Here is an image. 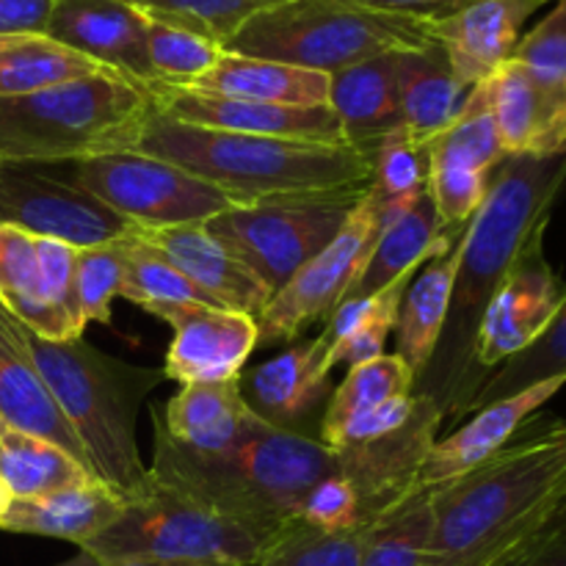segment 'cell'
Here are the masks:
<instances>
[{
    "instance_id": "74e56055",
    "label": "cell",
    "mask_w": 566,
    "mask_h": 566,
    "mask_svg": "<svg viewBox=\"0 0 566 566\" xmlns=\"http://www.w3.org/2000/svg\"><path fill=\"white\" fill-rule=\"evenodd\" d=\"M556 376H566V293L562 304H558V313L553 315V321L547 324V329L542 332L528 348H523L517 357L503 363L501 368L484 381V387H481V390L475 392L473 401H470L464 418H470V415L479 412V409L490 407V403L514 396V392L525 390V387L556 379Z\"/></svg>"
},
{
    "instance_id": "484cf974",
    "label": "cell",
    "mask_w": 566,
    "mask_h": 566,
    "mask_svg": "<svg viewBox=\"0 0 566 566\" xmlns=\"http://www.w3.org/2000/svg\"><path fill=\"white\" fill-rule=\"evenodd\" d=\"M401 53L403 50L376 55L332 75L329 108L337 114L346 142L354 147L376 149L381 136L401 127Z\"/></svg>"
},
{
    "instance_id": "52a82bcc",
    "label": "cell",
    "mask_w": 566,
    "mask_h": 566,
    "mask_svg": "<svg viewBox=\"0 0 566 566\" xmlns=\"http://www.w3.org/2000/svg\"><path fill=\"white\" fill-rule=\"evenodd\" d=\"M269 545L271 536L166 490L149 475L147 495L127 503L125 514L81 551L99 562L144 556L191 566H254Z\"/></svg>"
},
{
    "instance_id": "ac0fdd59",
    "label": "cell",
    "mask_w": 566,
    "mask_h": 566,
    "mask_svg": "<svg viewBox=\"0 0 566 566\" xmlns=\"http://www.w3.org/2000/svg\"><path fill=\"white\" fill-rule=\"evenodd\" d=\"M484 83L506 158H551L566 149V81L509 59Z\"/></svg>"
},
{
    "instance_id": "1f68e13d",
    "label": "cell",
    "mask_w": 566,
    "mask_h": 566,
    "mask_svg": "<svg viewBox=\"0 0 566 566\" xmlns=\"http://www.w3.org/2000/svg\"><path fill=\"white\" fill-rule=\"evenodd\" d=\"M415 276H418V271L398 276L390 287H385L376 296L346 298L332 313V318L326 321V329L321 332L329 370H335L343 363L354 368V365H363L385 354L387 337L392 335L398 324L401 298Z\"/></svg>"
},
{
    "instance_id": "277c9868",
    "label": "cell",
    "mask_w": 566,
    "mask_h": 566,
    "mask_svg": "<svg viewBox=\"0 0 566 566\" xmlns=\"http://www.w3.org/2000/svg\"><path fill=\"white\" fill-rule=\"evenodd\" d=\"M17 326L39 376L83 446L92 473L127 503L147 495L149 468L138 453L136 412L144 392L158 381L149 376L153 370L127 368L83 337L44 340L20 321Z\"/></svg>"
},
{
    "instance_id": "ba28073f",
    "label": "cell",
    "mask_w": 566,
    "mask_h": 566,
    "mask_svg": "<svg viewBox=\"0 0 566 566\" xmlns=\"http://www.w3.org/2000/svg\"><path fill=\"white\" fill-rule=\"evenodd\" d=\"M72 180L144 230L208 224L235 208V202L210 182L138 149L75 160Z\"/></svg>"
},
{
    "instance_id": "60d3db41",
    "label": "cell",
    "mask_w": 566,
    "mask_h": 566,
    "mask_svg": "<svg viewBox=\"0 0 566 566\" xmlns=\"http://www.w3.org/2000/svg\"><path fill=\"white\" fill-rule=\"evenodd\" d=\"M142 14L186 28L224 48L252 17L287 0H127Z\"/></svg>"
},
{
    "instance_id": "603a6c76",
    "label": "cell",
    "mask_w": 566,
    "mask_h": 566,
    "mask_svg": "<svg viewBox=\"0 0 566 566\" xmlns=\"http://www.w3.org/2000/svg\"><path fill=\"white\" fill-rule=\"evenodd\" d=\"M0 420L55 442L88 468L83 446L28 354L17 318H11L3 307H0Z\"/></svg>"
},
{
    "instance_id": "cb8c5ba5",
    "label": "cell",
    "mask_w": 566,
    "mask_h": 566,
    "mask_svg": "<svg viewBox=\"0 0 566 566\" xmlns=\"http://www.w3.org/2000/svg\"><path fill=\"white\" fill-rule=\"evenodd\" d=\"M127 501L103 481L66 486L39 497H14L0 531L64 539L86 547L125 514Z\"/></svg>"
},
{
    "instance_id": "2e32d148",
    "label": "cell",
    "mask_w": 566,
    "mask_h": 566,
    "mask_svg": "<svg viewBox=\"0 0 566 566\" xmlns=\"http://www.w3.org/2000/svg\"><path fill=\"white\" fill-rule=\"evenodd\" d=\"M155 108L182 125L210 127V130L243 133V136L282 138L304 144H348L340 119L329 105H269L249 99L221 97V94L193 92L180 86H155L147 92Z\"/></svg>"
},
{
    "instance_id": "5b68a950",
    "label": "cell",
    "mask_w": 566,
    "mask_h": 566,
    "mask_svg": "<svg viewBox=\"0 0 566 566\" xmlns=\"http://www.w3.org/2000/svg\"><path fill=\"white\" fill-rule=\"evenodd\" d=\"M153 99L116 72L0 97V166L75 164L136 149Z\"/></svg>"
},
{
    "instance_id": "7c38bea8",
    "label": "cell",
    "mask_w": 566,
    "mask_h": 566,
    "mask_svg": "<svg viewBox=\"0 0 566 566\" xmlns=\"http://www.w3.org/2000/svg\"><path fill=\"white\" fill-rule=\"evenodd\" d=\"M77 249L0 224V307L44 340L83 337L72 296Z\"/></svg>"
},
{
    "instance_id": "3957f363",
    "label": "cell",
    "mask_w": 566,
    "mask_h": 566,
    "mask_svg": "<svg viewBox=\"0 0 566 566\" xmlns=\"http://www.w3.org/2000/svg\"><path fill=\"white\" fill-rule=\"evenodd\" d=\"M136 149L210 182L238 208L310 199H363L374 182V149L354 144L282 142L182 125L160 114L155 105Z\"/></svg>"
},
{
    "instance_id": "30bf717a",
    "label": "cell",
    "mask_w": 566,
    "mask_h": 566,
    "mask_svg": "<svg viewBox=\"0 0 566 566\" xmlns=\"http://www.w3.org/2000/svg\"><path fill=\"white\" fill-rule=\"evenodd\" d=\"M379 230V208L368 191V197L359 199L352 210L335 241L321 249L291 276L285 287L274 293L258 318V346L296 340L313 324L329 321L368 265Z\"/></svg>"
},
{
    "instance_id": "8fae6325",
    "label": "cell",
    "mask_w": 566,
    "mask_h": 566,
    "mask_svg": "<svg viewBox=\"0 0 566 566\" xmlns=\"http://www.w3.org/2000/svg\"><path fill=\"white\" fill-rule=\"evenodd\" d=\"M0 224L75 249L108 247L138 230L72 177L64 180L36 164L0 166Z\"/></svg>"
},
{
    "instance_id": "f1b7e54d",
    "label": "cell",
    "mask_w": 566,
    "mask_h": 566,
    "mask_svg": "<svg viewBox=\"0 0 566 566\" xmlns=\"http://www.w3.org/2000/svg\"><path fill=\"white\" fill-rule=\"evenodd\" d=\"M329 365H326L324 340L313 337L269 363L258 365L249 376L247 401L254 415L276 426L291 429L293 420L307 415L324 398L329 387Z\"/></svg>"
},
{
    "instance_id": "f546056e",
    "label": "cell",
    "mask_w": 566,
    "mask_h": 566,
    "mask_svg": "<svg viewBox=\"0 0 566 566\" xmlns=\"http://www.w3.org/2000/svg\"><path fill=\"white\" fill-rule=\"evenodd\" d=\"M398 97H401V127L418 142L429 144L457 119L468 88L459 86L446 50L434 42L429 48L401 53Z\"/></svg>"
},
{
    "instance_id": "836d02e7",
    "label": "cell",
    "mask_w": 566,
    "mask_h": 566,
    "mask_svg": "<svg viewBox=\"0 0 566 566\" xmlns=\"http://www.w3.org/2000/svg\"><path fill=\"white\" fill-rule=\"evenodd\" d=\"M0 479L14 497H39L75 484L99 481L55 442L0 420Z\"/></svg>"
},
{
    "instance_id": "4316f807",
    "label": "cell",
    "mask_w": 566,
    "mask_h": 566,
    "mask_svg": "<svg viewBox=\"0 0 566 566\" xmlns=\"http://www.w3.org/2000/svg\"><path fill=\"white\" fill-rule=\"evenodd\" d=\"M180 88L249 99V103L313 108V105H329L332 75L280 64V61L249 59V55L227 53L224 50L221 59L213 64V70H208L202 77Z\"/></svg>"
},
{
    "instance_id": "7bdbcfd3",
    "label": "cell",
    "mask_w": 566,
    "mask_h": 566,
    "mask_svg": "<svg viewBox=\"0 0 566 566\" xmlns=\"http://www.w3.org/2000/svg\"><path fill=\"white\" fill-rule=\"evenodd\" d=\"M122 276H125V241L77 249L75 271H72V296H75L83 329L92 321L108 324L111 304L122 291Z\"/></svg>"
},
{
    "instance_id": "6da1fadb",
    "label": "cell",
    "mask_w": 566,
    "mask_h": 566,
    "mask_svg": "<svg viewBox=\"0 0 566 566\" xmlns=\"http://www.w3.org/2000/svg\"><path fill=\"white\" fill-rule=\"evenodd\" d=\"M566 186V149L551 158H506L459 241V269L442 335L415 385V398L446 418H464L486 376L475 365V337L492 296L528 238L551 221Z\"/></svg>"
},
{
    "instance_id": "8992f818",
    "label": "cell",
    "mask_w": 566,
    "mask_h": 566,
    "mask_svg": "<svg viewBox=\"0 0 566 566\" xmlns=\"http://www.w3.org/2000/svg\"><path fill=\"white\" fill-rule=\"evenodd\" d=\"M434 44L431 20L370 9L357 0H287L247 22L227 53L337 75L354 64Z\"/></svg>"
},
{
    "instance_id": "44dd1931",
    "label": "cell",
    "mask_w": 566,
    "mask_h": 566,
    "mask_svg": "<svg viewBox=\"0 0 566 566\" xmlns=\"http://www.w3.org/2000/svg\"><path fill=\"white\" fill-rule=\"evenodd\" d=\"M136 238L164 254L216 307L238 310L258 321L274 298L269 285L252 274L205 224L166 227V230L138 227Z\"/></svg>"
},
{
    "instance_id": "83f0119b",
    "label": "cell",
    "mask_w": 566,
    "mask_h": 566,
    "mask_svg": "<svg viewBox=\"0 0 566 566\" xmlns=\"http://www.w3.org/2000/svg\"><path fill=\"white\" fill-rule=\"evenodd\" d=\"M462 235L464 230H442L429 193H423L407 213L381 224L368 265L346 298L376 296L390 287L398 276L420 271L434 254L457 247Z\"/></svg>"
},
{
    "instance_id": "b9f144b4",
    "label": "cell",
    "mask_w": 566,
    "mask_h": 566,
    "mask_svg": "<svg viewBox=\"0 0 566 566\" xmlns=\"http://www.w3.org/2000/svg\"><path fill=\"white\" fill-rule=\"evenodd\" d=\"M144 42H147V59L158 86H188L208 70H213V64L224 53L221 44L186 31V28L153 20V17H147Z\"/></svg>"
},
{
    "instance_id": "f35d334b",
    "label": "cell",
    "mask_w": 566,
    "mask_h": 566,
    "mask_svg": "<svg viewBox=\"0 0 566 566\" xmlns=\"http://www.w3.org/2000/svg\"><path fill=\"white\" fill-rule=\"evenodd\" d=\"M374 517L346 531H324L293 520L271 539L254 566H359Z\"/></svg>"
},
{
    "instance_id": "9c48e42d",
    "label": "cell",
    "mask_w": 566,
    "mask_h": 566,
    "mask_svg": "<svg viewBox=\"0 0 566 566\" xmlns=\"http://www.w3.org/2000/svg\"><path fill=\"white\" fill-rule=\"evenodd\" d=\"M359 199H310V202L230 208L210 219L208 230L269 285L285 287L302 265L335 241Z\"/></svg>"
},
{
    "instance_id": "f907efd6",
    "label": "cell",
    "mask_w": 566,
    "mask_h": 566,
    "mask_svg": "<svg viewBox=\"0 0 566 566\" xmlns=\"http://www.w3.org/2000/svg\"><path fill=\"white\" fill-rule=\"evenodd\" d=\"M59 566H103V562H99L97 556H92V553H88V551H81V553H77V556H72L70 562H64V564H59Z\"/></svg>"
},
{
    "instance_id": "681fc988",
    "label": "cell",
    "mask_w": 566,
    "mask_h": 566,
    "mask_svg": "<svg viewBox=\"0 0 566 566\" xmlns=\"http://www.w3.org/2000/svg\"><path fill=\"white\" fill-rule=\"evenodd\" d=\"M103 566H191V564L160 562V558H144V556H127V558H111V562H103Z\"/></svg>"
},
{
    "instance_id": "7dc6e473",
    "label": "cell",
    "mask_w": 566,
    "mask_h": 566,
    "mask_svg": "<svg viewBox=\"0 0 566 566\" xmlns=\"http://www.w3.org/2000/svg\"><path fill=\"white\" fill-rule=\"evenodd\" d=\"M55 0H0V33H48Z\"/></svg>"
},
{
    "instance_id": "8d00e7d4",
    "label": "cell",
    "mask_w": 566,
    "mask_h": 566,
    "mask_svg": "<svg viewBox=\"0 0 566 566\" xmlns=\"http://www.w3.org/2000/svg\"><path fill=\"white\" fill-rule=\"evenodd\" d=\"M429 188V144L396 127L379 138L374 149L370 197L379 208L381 224L407 213Z\"/></svg>"
},
{
    "instance_id": "4dcf8cb0",
    "label": "cell",
    "mask_w": 566,
    "mask_h": 566,
    "mask_svg": "<svg viewBox=\"0 0 566 566\" xmlns=\"http://www.w3.org/2000/svg\"><path fill=\"white\" fill-rule=\"evenodd\" d=\"M459 269V243L446 249V252L434 254L426 263L423 271H418L412 282H409L407 293L401 298V310H398V357L409 365L415 374V385H418L420 374L429 365L431 354H434L437 340L442 335V326L448 318V304H451V287L453 276Z\"/></svg>"
},
{
    "instance_id": "bcb514c9",
    "label": "cell",
    "mask_w": 566,
    "mask_h": 566,
    "mask_svg": "<svg viewBox=\"0 0 566 566\" xmlns=\"http://www.w3.org/2000/svg\"><path fill=\"white\" fill-rule=\"evenodd\" d=\"M501 566H566V503Z\"/></svg>"
},
{
    "instance_id": "d6a6232c",
    "label": "cell",
    "mask_w": 566,
    "mask_h": 566,
    "mask_svg": "<svg viewBox=\"0 0 566 566\" xmlns=\"http://www.w3.org/2000/svg\"><path fill=\"white\" fill-rule=\"evenodd\" d=\"M103 72L114 70L48 33H0V97H22Z\"/></svg>"
},
{
    "instance_id": "ee69618b",
    "label": "cell",
    "mask_w": 566,
    "mask_h": 566,
    "mask_svg": "<svg viewBox=\"0 0 566 566\" xmlns=\"http://www.w3.org/2000/svg\"><path fill=\"white\" fill-rule=\"evenodd\" d=\"M374 514L365 512L363 497L346 473H335L315 484L298 509V520L324 531H346L365 523Z\"/></svg>"
},
{
    "instance_id": "e0dca14e",
    "label": "cell",
    "mask_w": 566,
    "mask_h": 566,
    "mask_svg": "<svg viewBox=\"0 0 566 566\" xmlns=\"http://www.w3.org/2000/svg\"><path fill=\"white\" fill-rule=\"evenodd\" d=\"M147 313L175 329L160 374L180 385L230 381L258 348V321L247 313L210 304H158Z\"/></svg>"
},
{
    "instance_id": "e575fe53",
    "label": "cell",
    "mask_w": 566,
    "mask_h": 566,
    "mask_svg": "<svg viewBox=\"0 0 566 566\" xmlns=\"http://www.w3.org/2000/svg\"><path fill=\"white\" fill-rule=\"evenodd\" d=\"M431 534V490L409 484L370 523L359 566H423Z\"/></svg>"
},
{
    "instance_id": "7402d4cb",
    "label": "cell",
    "mask_w": 566,
    "mask_h": 566,
    "mask_svg": "<svg viewBox=\"0 0 566 566\" xmlns=\"http://www.w3.org/2000/svg\"><path fill=\"white\" fill-rule=\"evenodd\" d=\"M562 387H566V376H556V379L525 387V390L470 415V420L462 429H457L446 440L431 446L429 457H426L423 468L418 473V486L431 490V486L442 484V481H451L484 464L486 459L503 451L534 420V415L553 396H558Z\"/></svg>"
},
{
    "instance_id": "816d5d0a",
    "label": "cell",
    "mask_w": 566,
    "mask_h": 566,
    "mask_svg": "<svg viewBox=\"0 0 566 566\" xmlns=\"http://www.w3.org/2000/svg\"><path fill=\"white\" fill-rule=\"evenodd\" d=\"M11 501H14V495L9 492V486L3 484V479H0V520H3V514L9 512Z\"/></svg>"
},
{
    "instance_id": "c3c4849f",
    "label": "cell",
    "mask_w": 566,
    "mask_h": 566,
    "mask_svg": "<svg viewBox=\"0 0 566 566\" xmlns=\"http://www.w3.org/2000/svg\"><path fill=\"white\" fill-rule=\"evenodd\" d=\"M357 3L370 6V9L396 11V14L423 17V20H440V17L464 9V6L475 3V0H357Z\"/></svg>"
},
{
    "instance_id": "4fadbf2b",
    "label": "cell",
    "mask_w": 566,
    "mask_h": 566,
    "mask_svg": "<svg viewBox=\"0 0 566 566\" xmlns=\"http://www.w3.org/2000/svg\"><path fill=\"white\" fill-rule=\"evenodd\" d=\"M219 457L282 523L298 520L302 501L315 484L343 473L340 451L260 415L249 418L241 440Z\"/></svg>"
},
{
    "instance_id": "d590c367",
    "label": "cell",
    "mask_w": 566,
    "mask_h": 566,
    "mask_svg": "<svg viewBox=\"0 0 566 566\" xmlns=\"http://www.w3.org/2000/svg\"><path fill=\"white\" fill-rule=\"evenodd\" d=\"M403 396H415V374L398 354H381L368 363L354 365L332 396L321 426V442L329 446L352 420Z\"/></svg>"
},
{
    "instance_id": "d4e9b609",
    "label": "cell",
    "mask_w": 566,
    "mask_h": 566,
    "mask_svg": "<svg viewBox=\"0 0 566 566\" xmlns=\"http://www.w3.org/2000/svg\"><path fill=\"white\" fill-rule=\"evenodd\" d=\"M252 407L243 396L241 376L230 381L182 385L164 407H153V420L177 442L197 453H227L247 429Z\"/></svg>"
},
{
    "instance_id": "7a4b0ae2",
    "label": "cell",
    "mask_w": 566,
    "mask_h": 566,
    "mask_svg": "<svg viewBox=\"0 0 566 566\" xmlns=\"http://www.w3.org/2000/svg\"><path fill=\"white\" fill-rule=\"evenodd\" d=\"M566 503V420H531L479 468L431 486L423 566H501Z\"/></svg>"
},
{
    "instance_id": "ffe728a7",
    "label": "cell",
    "mask_w": 566,
    "mask_h": 566,
    "mask_svg": "<svg viewBox=\"0 0 566 566\" xmlns=\"http://www.w3.org/2000/svg\"><path fill=\"white\" fill-rule=\"evenodd\" d=\"M547 3L553 0H475L431 20V36L446 50L459 86L470 92L490 81L514 55L525 20Z\"/></svg>"
},
{
    "instance_id": "d6986e66",
    "label": "cell",
    "mask_w": 566,
    "mask_h": 566,
    "mask_svg": "<svg viewBox=\"0 0 566 566\" xmlns=\"http://www.w3.org/2000/svg\"><path fill=\"white\" fill-rule=\"evenodd\" d=\"M147 17L127 0H55L48 36L108 66L144 92L158 86L147 59Z\"/></svg>"
},
{
    "instance_id": "f6af8a7d",
    "label": "cell",
    "mask_w": 566,
    "mask_h": 566,
    "mask_svg": "<svg viewBox=\"0 0 566 566\" xmlns=\"http://www.w3.org/2000/svg\"><path fill=\"white\" fill-rule=\"evenodd\" d=\"M512 59L566 81V0H556V9L520 39Z\"/></svg>"
},
{
    "instance_id": "5bb4252c",
    "label": "cell",
    "mask_w": 566,
    "mask_h": 566,
    "mask_svg": "<svg viewBox=\"0 0 566 566\" xmlns=\"http://www.w3.org/2000/svg\"><path fill=\"white\" fill-rule=\"evenodd\" d=\"M506 160L492 119L486 83L464 97L457 119L429 142V193L442 230H468L490 191L492 175Z\"/></svg>"
},
{
    "instance_id": "ab89813d",
    "label": "cell",
    "mask_w": 566,
    "mask_h": 566,
    "mask_svg": "<svg viewBox=\"0 0 566 566\" xmlns=\"http://www.w3.org/2000/svg\"><path fill=\"white\" fill-rule=\"evenodd\" d=\"M119 296L138 304L142 310L158 307V304H210L216 307L164 254L138 241L136 232L125 238V276H122Z\"/></svg>"
},
{
    "instance_id": "9a60e30c",
    "label": "cell",
    "mask_w": 566,
    "mask_h": 566,
    "mask_svg": "<svg viewBox=\"0 0 566 566\" xmlns=\"http://www.w3.org/2000/svg\"><path fill=\"white\" fill-rule=\"evenodd\" d=\"M545 230L547 224H542L528 238L481 321L475 337V365L486 379L503 363L528 348L558 313L566 282L547 263Z\"/></svg>"
}]
</instances>
